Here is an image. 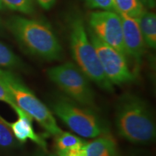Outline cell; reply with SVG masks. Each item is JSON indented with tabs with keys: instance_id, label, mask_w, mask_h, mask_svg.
<instances>
[{
	"instance_id": "6da1fadb",
	"label": "cell",
	"mask_w": 156,
	"mask_h": 156,
	"mask_svg": "<svg viewBox=\"0 0 156 156\" xmlns=\"http://www.w3.org/2000/svg\"><path fill=\"white\" fill-rule=\"evenodd\" d=\"M116 126L118 134L132 143L148 144L155 139V123L151 108L146 101L132 93H124L118 99Z\"/></svg>"
},
{
	"instance_id": "7a4b0ae2",
	"label": "cell",
	"mask_w": 156,
	"mask_h": 156,
	"mask_svg": "<svg viewBox=\"0 0 156 156\" xmlns=\"http://www.w3.org/2000/svg\"><path fill=\"white\" fill-rule=\"evenodd\" d=\"M5 25L28 53L47 61L62 59V45L47 23L15 15L7 20Z\"/></svg>"
},
{
	"instance_id": "3957f363",
	"label": "cell",
	"mask_w": 156,
	"mask_h": 156,
	"mask_svg": "<svg viewBox=\"0 0 156 156\" xmlns=\"http://www.w3.org/2000/svg\"><path fill=\"white\" fill-rule=\"evenodd\" d=\"M67 25L72 56L77 67L101 89L113 92L114 85L103 72L96 51L89 39L83 17L77 12H72L68 16Z\"/></svg>"
},
{
	"instance_id": "277c9868",
	"label": "cell",
	"mask_w": 156,
	"mask_h": 156,
	"mask_svg": "<svg viewBox=\"0 0 156 156\" xmlns=\"http://www.w3.org/2000/svg\"><path fill=\"white\" fill-rule=\"evenodd\" d=\"M0 83L14 99L15 104L38 122L48 134L56 136L63 132L47 106L11 70L0 67Z\"/></svg>"
},
{
	"instance_id": "5b68a950",
	"label": "cell",
	"mask_w": 156,
	"mask_h": 156,
	"mask_svg": "<svg viewBox=\"0 0 156 156\" xmlns=\"http://www.w3.org/2000/svg\"><path fill=\"white\" fill-rule=\"evenodd\" d=\"M50 106L56 116L78 135L95 138L109 132L106 123L93 108L83 106L69 98L56 97Z\"/></svg>"
},
{
	"instance_id": "8992f818",
	"label": "cell",
	"mask_w": 156,
	"mask_h": 156,
	"mask_svg": "<svg viewBox=\"0 0 156 156\" xmlns=\"http://www.w3.org/2000/svg\"><path fill=\"white\" fill-rule=\"evenodd\" d=\"M48 78L67 95L83 106L95 108V93L85 75L77 64L66 62L46 70Z\"/></svg>"
},
{
	"instance_id": "52a82bcc",
	"label": "cell",
	"mask_w": 156,
	"mask_h": 156,
	"mask_svg": "<svg viewBox=\"0 0 156 156\" xmlns=\"http://www.w3.org/2000/svg\"><path fill=\"white\" fill-rule=\"evenodd\" d=\"M87 33L109 81L113 85H122L133 82L135 75L130 71L125 56L102 41L89 28L87 29Z\"/></svg>"
},
{
	"instance_id": "ba28073f",
	"label": "cell",
	"mask_w": 156,
	"mask_h": 156,
	"mask_svg": "<svg viewBox=\"0 0 156 156\" xmlns=\"http://www.w3.org/2000/svg\"><path fill=\"white\" fill-rule=\"evenodd\" d=\"M88 25L98 38L126 58L122 20L118 13L106 10L93 12L88 16Z\"/></svg>"
},
{
	"instance_id": "9c48e42d",
	"label": "cell",
	"mask_w": 156,
	"mask_h": 156,
	"mask_svg": "<svg viewBox=\"0 0 156 156\" xmlns=\"http://www.w3.org/2000/svg\"><path fill=\"white\" fill-rule=\"evenodd\" d=\"M121 17L123 39L126 56L134 58L138 64L145 51V43L140 31L136 19L124 14H119Z\"/></svg>"
},
{
	"instance_id": "30bf717a",
	"label": "cell",
	"mask_w": 156,
	"mask_h": 156,
	"mask_svg": "<svg viewBox=\"0 0 156 156\" xmlns=\"http://www.w3.org/2000/svg\"><path fill=\"white\" fill-rule=\"evenodd\" d=\"M16 112L18 119L16 122L9 123L7 122L16 140L20 143H24L28 140H30L37 144L44 151H47V144L44 138L35 132L33 127V118L28 114L15 106L12 108Z\"/></svg>"
},
{
	"instance_id": "8fae6325",
	"label": "cell",
	"mask_w": 156,
	"mask_h": 156,
	"mask_svg": "<svg viewBox=\"0 0 156 156\" xmlns=\"http://www.w3.org/2000/svg\"><path fill=\"white\" fill-rule=\"evenodd\" d=\"M85 150V156H119L116 140L108 133L86 142Z\"/></svg>"
},
{
	"instance_id": "7c38bea8",
	"label": "cell",
	"mask_w": 156,
	"mask_h": 156,
	"mask_svg": "<svg viewBox=\"0 0 156 156\" xmlns=\"http://www.w3.org/2000/svg\"><path fill=\"white\" fill-rule=\"evenodd\" d=\"M146 46L155 49L156 47V15L145 10L136 19Z\"/></svg>"
},
{
	"instance_id": "4fadbf2b",
	"label": "cell",
	"mask_w": 156,
	"mask_h": 156,
	"mask_svg": "<svg viewBox=\"0 0 156 156\" xmlns=\"http://www.w3.org/2000/svg\"><path fill=\"white\" fill-rule=\"evenodd\" d=\"M115 12L137 19L145 12V7L138 0H113Z\"/></svg>"
},
{
	"instance_id": "5bb4252c",
	"label": "cell",
	"mask_w": 156,
	"mask_h": 156,
	"mask_svg": "<svg viewBox=\"0 0 156 156\" xmlns=\"http://www.w3.org/2000/svg\"><path fill=\"white\" fill-rule=\"evenodd\" d=\"M25 64L9 47L0 43V67L5 69H23Z\"/></svg>"
},
{
	"instance_id": "9a60e30c",
	"label": "cell",
	"mask_w": 156,
	"mask_h": 156,
	"mask_svg": "<svg viewBox=\"0 0 156 156\" xmlns=\"http://www.w3.org/2000/svg\"><path fill=\"white\" fill-rule=\"evenodd\" d=\"M55 146L57 151H65L74 147H83L87 142L69 132H62L55 136Z\"/></svg>"
},
{
	"instance_id": "2e32d148",
	"label": "cell",
	"mask_w": 156,
	"mask_h": 156,
	"mask_svg": "<svg viewBox=\"0 0 156 156\" xmlns=\"http://www.w3.org/2000/svg\"><path fill=\"white\" fill-rule=\"evenodd\" d=\"M7 122L0 116V147L5 150L14 149L18 145Z\"/></svg>"
},
{
	"instance_id": "e0dca14e",
	"label": "cell",
	"mask_w": 156,
	"mask_h": 156,
	"mask_svg": "<svg viewBox=\"0 0 156 156\" xmlns=\"http://www.w3.org/2000/svg\"><path fill=\"white\" fill-rule=\"evenodd\" d=\"M6 8L17 11L25 15H31L34 12V0H1Z\"/></svg>"
},
{
	"instance_id": "ac0fdd59",
	"label": "cell",
	"mask_w": 156,
	"mask_h": 156,
	"mask_svg": "<svg viewBox=\"0 0 156 156\" xmlns=\"http://www.w3.org/2000/svg\"><path fill=\"white\" fill-rule=\"evenodd\" d=\"M85 2L90 9H100L106 11L115 12L113 0H85Z\"/></svg>"
},
{
	"instance_id": "d6986e66",
	"label": "cell",
	"mask_w": 156,
	"mask_h": 156,
	"mask_svg": "<svg viewBox=\"0 0 156 156\" xmlns=\"http://www.w3.org/2000/svg\"><path fill=\"white\" fill-rule=\"evenodd\" d=\"M86 145V144H85ZM79 147H74L65 151H57L58 156H85V146Z\"/></svg>"
},
{
	"instance_id": "ffe728a7",
	"label": "cell",
	"mask_w": 156,
	"mask_h": 156,
	"mask_svg": "<svg viewBox=\"0 0 156 156\" xmlns=\"http://www.w3.org/2000/svg\"><path fill=\"white\" fill-rule=\"evenodd\" d=\"M0 101H2L7 104H9L12 108L17 106L15 102L11 95L9 94L8 91L5 89V87L0 83Z\"/></svg>"
},
{
	"instance_id": "44dd1931",
	"label": "cell",
	"mask_w": 156,
	"mask_h": 156,
	"mask_svg": "<svg viewBox=\"0 0 156 156\" xmlns=\"http://www.w3.org/2000/svg\"><path fill=\"white\" fill-rule=\"evenodd\" d=\"M39 5L44 9H50L54 5L56 0H37Z\"/></svg>"
},
{
	"instance_id": "7402d4cb",
	"label": "cell",
	"mask_w": 156,
	"mask_h": 156,
	"mask_svg": "<svg viewBox=\"0 0 156 156\" xmlns=\"http://www.w3.org/2000/svg\"><path fill=\"white\" fill-rule=\"evenodd\" d=\"M145 8L153 9L155 7V0H138Z\"/></svg>"
},
{
	"instance_id": "603a6c76",
	"label": "cell",
	"mask_w": 156,
	"mask_h": 156,
	"mask_svg": "<svg viewBox=\"0 0 156 156\" xmlns=\"http://www.w3.org/2000/svg\"><path fill=\"white\" fill-rule=\"evenodd\" d=\"M33 156H58V155H55V154L48 153L47 151H44V150H43L41 148L40 150H38V151H36Z\"/></svg>"
},
{
	"instance_id": "cb8c5ba5",
	"label": "cell",
	"mask_w": 156,
	"mask_h": 156,
	"mask_svg": "<svg viewBox=\"0 0 156 156\" xmlns=\"http://www.w3.org/2000/svg\"><path fill=\"white\" fill-rule=\"evenodd\" d=\"M5 34V29H4V25L2 23V21L0 20V36H3Z\"/></svg>"
},
{
	"instance_id": "d4e9b609",
	"label": "cell",
	"mask_w": 156,
	"mask_h": 156,
	"mask_svg": "<svg viewBox=\"0 0 156 156\" xmlns=\"http://www.w3.org/2000/svg\"><path fill=\"white\" fill-rule=\"evenodd\" d=\"M6 9V7L4 5V4L2 2V1L0 0V11H3Z\"/></svg>"
}]
</instances>
